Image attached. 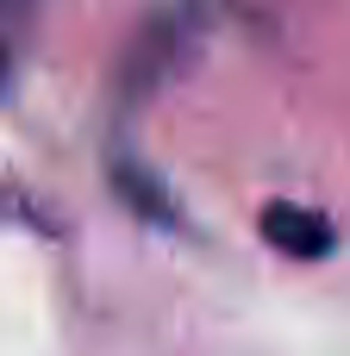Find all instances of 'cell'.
Wrapping results in <instances>:
<instances>
[{"instance_id":"7a4b0ae2","label":"cell","mask_w":350,"mask_h":356,"mask_svg":"<svg viewBox=\"0 0 350 356\" xmlns=\"http://www.w3.org/2000/svg\"><path fill=\"white\" fill-rule=\"evenodd\" d=\"M25 6H31V0H0V88H6V69H13V44H19Z\"/></svg>"},{"instance_id":"6da1fadb","label":"cell","mask_w":350,"mask_h":356,"mask_svg":"<svg viewBox=\"0 0 350 356\" xmlns=\"http://www.w3.org/2000/svg\"><path fill=\"white\" fill-rule=\"evenodd\" d=\"M263 238L276 250H288V257H326L332 250V225L313 207H301V200H276L263 213Z\"/></svg>"}]
</instances>
